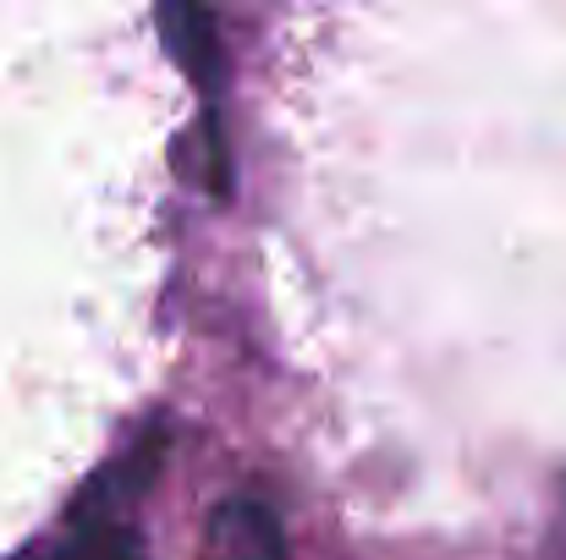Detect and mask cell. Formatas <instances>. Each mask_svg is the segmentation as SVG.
Segmentation results:
<instances>
[{"instance_id":"obj_1","label":"cell","mask_w":566,"mask_h":560,"mask_svg":"<svg viewBox=\"0 0 566 560\" xmlns=\"http://www.w3.org/2000/svg\"><path fill=\"white\" fill-rule=\"evenodd\" d=\"M149 473H155V445H144L138 456H127L122 467H111L105 478H94V489L72 511V528L28 560H144V545L127 528L122 506L149 484Z\"/></svg>"},{"instance_id":"obj_2","label":"cell","mask_w":566,"mask_h":560,"mask_svg":"<svg viewBox=\"0 0 566 560\" xmlns=\"http://www.w3.org/2000/svg\"><path fill=\"white\" fill-rule=\"evenodd\" d=\"M155 22H160V39H166L171 61L198 83L203 99H214L220 83H226V61H220V33H214L209 6L203 0H160Z\"/></svg>"},{"instance_id":"obj_3","label":"cell","mask_w":566,"mask_h":560,"mask_svg":"<svg viewBox=\"0 0 566 560\" xmlns=\"http://www.w3.org/2000/svg\"><path fill=\"white\" fill-rule=\"evenodd\" d=\"M214 560H286V533L264 500H226L209 517Z\"/></svg>"}]
</instances>
